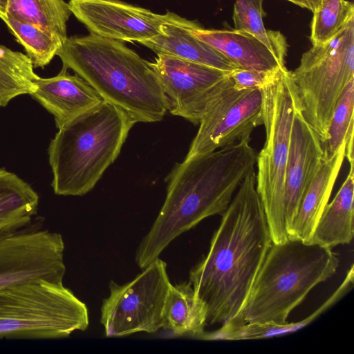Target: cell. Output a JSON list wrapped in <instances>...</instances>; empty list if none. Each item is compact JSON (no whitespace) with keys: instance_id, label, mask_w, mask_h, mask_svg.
Returning <instances> with one entry per match:
<instances>
[{"instance_id":"8992f818","label":"cell","mask_w":354,"mask_h":354,"mask_svg":"<svg viewBox=\"0 0 354 354\" xmlns=\"http://www.w3.org/2000/svg\"><path fill=\"white\" fill-rule=\"evenodd\" d=\"M266 141L257 155L256 188L263 205L273 243L288 241L284 189L292 122L301 102L292 73L280 68L261 88Z\"/></svg>"},{"instance_id":"ffe728a7","label":"cell","mask_w":354,"mask_h":354,"mask_svg":"<svg viewBox=\"0 0 354 354\" xmlns=\"http://www.w3.org/2000/svg\"><path fill=\"white\" fill-rule=\"evenodd\" d=\"M207 313L189 281L171 283L165 301L162 327L172 336L200 338L207 325Z\"/></svg>"},{"instance_id":"d4e9b609","label":"cell","mask_w":354,"mask_h":354,"mask_svg":"<svg viewBox=\"0 0 354 354\" xmlns=\"http://www.w3.org/2000/svg\"><path fill=\"white\" fill-rule=\"evenodd\" d=\"M1 20L16 41L24 48L34 68H43L48 65L64 44L50 32L32 24L17 21L9 15Z\"/></svg>"},{"instance_id":"6da1fadb","label":"cell","mask_w":354,"mask_h":354,"mask_svg":"<svg viewBox=\"0 0 354 354\" xmlns=\"http://www.w3.org/2000/svg\"><path fill=\"white\" fill-rule=\"evenodd\" d=\"M272 243L254 171L222 214L207 254L189 272V281L206 310L207 325L236 319Z\"/></svg>"},{"instance_id":"3957f363","label":"cell","mask_w":354,"mask_h":354,"mask_svg":"<svg viewBox=\"0 0 354 354\" xmlns=\"http://www.w3.org/2000/svg\"><path fill=\"white\" fill-rule=\"evenodd\" d=\"M56 55L104 102L137 122H156L168 111L167 101L152 62L120 41L95 35L68 37Z\"/></svg>"},{"instance_id":"9c48e42d","label":"cell","mask_w":354,"mask_h":354,"mask_svg":"<svg viewBox=\"0 0 354 354\" xmlns=\"http://www.w3.org/2000/svg\"><path fill=\"white\" fill-rule=\"evenodd\" d=\"M142 270L123 285L110 282V294L102 301L100 315L106 337L153 333L162 328L165 301L171 284L167 263L158 257Z\"/></svg>"},{"instance_id":"7a4b0ae2","label":"cell","mask_w":354,"mask_h":354,"mask_svg":"<svg viewBox=\"0 0 354 354\" xmlns=\"http://www.w3.org/2000/svg\"><path fill=\"white\" fill-rule=\"evenodd\" d=\"M250 139H244L175 165L168 175L165 202L136 252L143 269L178 236L203 219L222 215L235 191L254 171Z\"/></svg>"},{"instance_id":"d6986e66","label":"cell","mask_w":354,"mask_h":354,"mask_svg":"<svg viewBox=\"0 0 354 354\" xmlns=\"http://www.w3.org/2000/svg\"><path fill=\"white\" fill-rule=\"evenodd\" d=\"M354 167L350 170L333 201L317 221L309 243L333 248L349 244L353 238Z\"/></svg>"},{"instance_id":"ba28073f","label":"cell","mask_w":354,"mask_h":354,"mask_svg":"<svg viewBox=\"0 0 354 354\" xmlns=\"http://www.w3.org/2000/svg\"><path fill=\"white\" fill-rule=\"evenodd\" d=\"M291 73L302 115L324 144L337 102L354 79V18L327 42L312 46Z\"/></svg>"},{"instance_id":"ac0fdd59","label":"cell","mask_w":354,"mask_h":354,"mask_svg":"<svg viewBox=\"0 0 354 354\" xmlns=\"http://www.w3.org/2000/svg\"><path fill=\"white\" fill-rule=\"evenodd\" d=\"M346 140L332 156L324 157L306 191L288 230V239L308 242L328 201L345 158Z\"/></svg>"},{"instance_id":"d6a6232c","label":"cell","mask_w":354,"mask_h":354,"mask_svg":"<svg viewBox=\"0 0 354 354\" xmlns=\"http://www.w3.org/2000/svg\"><path fill=\"white\" fill-rule=\"evenodd\" d=\"M105 1H120V0H105Z\"/></svg>"},{"instance_id":"cb8c5ba5","label":"cell","mask_w":354,"mask_h":354,"mask_svg":"<svg viewBox=\"0 0 354 354\" xmlns=\"http://www.w3.org/2000/svg\"><path fill=\"white\" fill-rule=\"evenodd\" d=\"M39 77L26 55L0 45V107L18 95H31Z\"/></svg>"},{"instance_id":"5b68a950","label":"cell","mask_w":354,"mask_h":354,"mask_svg":"<svg viewBox=\"0 0 354 354\" xmlns=\"http://www.w3.org/2000/svg\"><path fill=\"white\" fill-rule=\"evenodd\" d=\"M339 266L330 248L292 239L272 243L242 310L227 324L287 323L292 310Z\"/></svg>"},{"instance_id":"52a82bcc","label":"cell","mask_w":354,"mask_h":354,"mask_svg":"<svg viewBox=\"0 0 354 354\" xmlns=\"http://www.w3.org/2000/svg\"><path fill=\"white\" fill-rule=\"evenodd\" d=\"M86 305L63 283L25 281L0 289V339H59L87 329Z\"/></svg>"},{"instance_id":"44dd1931","label":"cell","mask_w":354,"mask_h":354,"mask_svg":"<svg viewBox=\"0 0 354 354\" xmlns=\"http://www.w3.org/2000/svg\"><path fill=\"white\" fill-rule=\"evenodd\" d=\"M39 201L28 183L0 169V234L27 227L37 211Z\"/></svg>"},{"instance_id":"484cf974","label":"cell","mask_w":354,"mask_h":354,"mask_svg":"<svg viewBox=\"0 0 354 354\" xmlns=\"http://www.w3.org/2000/svg\"><path fill=\"white\" fill-rule=\"evenodd\" d=\"M263 0H235L232 19L234 29L256 37L286 60L287 41L279 31L267 30L263 25Z\"/></svg>"},{"instance_id":"30bf717a","label":"cell","mask_w":354,"mask_h":354,"mask_svg":"<svg viewBox=\"0 0 354 354\" xmlns=\"http://www.w3.org/2000/svg\"><path fill=\"white\" fill-rule=\"evenodd\" d=\"M64 242L57 232L39 227L0 234V289L31 280L63 283Z\"/></svg>"},{"instance_id":"7c38bea8","label":"cell","mask_w":354,"mask_h":354,"mask_svg":"<svg viewBox=\"0 0 354 354\" xmlns=\"http://www.w3.org/2000/svg\"><path fill=\"white\" fill-rule=\"evenodd\" d=\"M261 89L236 90L230 81L199 122L185 159L200 156L244 139L263 124Z\"/></svg>"},{"instance_id":"83f0119b","label":"cell","mask_w":354,"mask_h":354,"mask_svg":"<svg viewBox=\"0 0 354 354\" xmlns=\"http://www.w3.org/2000/svg\"><path fill=\"white\" fill-rule=\"evenodd\" d=\"M354 79L344 88L335 107L328 130V139L323 144L324 156H333L353 130Z\"/></svg>"},{"instance_id":"4316f807","label":"cell","mask_w":354,"mask_h":354,"mask_svg":"<svg viewBox=\"0 0 354 354\" xmlns=\"http://www.w3.org/2000/svg\"><path fill=\"white\" fill-rule=\"evenodd\" d=\"M313 12L310 39L316 46L333 38L354 18V6L346 0H321Z\"/></svg>"},{"instance_id":"603a6c76","label":"cell","mask_w":354,"mask_h":354,"mask_svg":"<svg viewBox=\"0 0 354 354\" xmlns=\"http://www.w3.org/2000/svg\"><path fill=\"white\" fill-rule=\"evenodd\" d=\"M335 303V299L330 296L311 315L297 322H287L285 324L254 322L225 324L213 332H205L200 339L205 340H244L283 335L294 333L310 324Z\"/></svg>"},{"instance_id":"5bb4252c","label":"cell","mask_w":354,"mask_h":354,"mask_svg":"<svg viewBox=\"0 0 354 354\" xmlns=\"http://www.w3.org/2000/svg\"><path fill=\"white\" fill-rule=\"evenodd\" d=\"M323 156V144L299 108L293 119L285 176L284 207L288 230Z\"/></svg>"},{"instance_id":"4fadbf2b","label":"cell","mask_w":354,"mask_h":354,"mask_svg":"<svg viewBox=\"0 0 354 354\" xmlns=\"http://www.w3.org/2000/svg\"><path fill=\"white\" fill-rule=\"evenodd\" d=\"M71 13L92 35L120 41L149 40L161 33L169 12L156 14L120 1L69 0Z\"/></svg>"},{"instance_id":"4dcf8cb0","label":"cell","mask_w":354,"mask_h":354,"mask_svg":"<svg viewBox=\"0 0 354 354\" xmlns=\"http://www.w3.org/2000/svg\"><path fill=\"white\" fill-rule=\"evenodd\" d=\"M301 8L311 10L310 5L308 0H287Z\"/></svg>"},{"instance_id":"277c9868","label":"cell","mask_w":354,"mask_h":354,"mask_svg":"<svg viewBox=\"0 0 354 354\" xmlns=\"http://www.w3.org/2000/svg\"><path fill=\"white\" fill-rule=\"evenodd\" d=\"M136 122L103 101L58 129L48 149L52 187L60 196H84L119 156Z\"/></svg>"},{"instance_id":"7402d4cb","label":"cell","mask_w":354,"mask_h":354,"mask_svg":"<svg viewBox=\"0 0 354 354\" xmlns=\"http://www.w3.org/2000/svg\"><path fill=\"white\" fill-rule=\"evenodd\" d=\"M71 14L64 0H8L7 15L50 32L64 44L68 38L66 23Z\"/></svg>"},{"instance_id":"f1b7e54d","label":"cell","mask_w":354,"mask_h":354,"mask_svg":"<svg viewBox=\"0 0 354 354\" xmlns=\"http://www.w3.org/2000/svg\"><path fill=\"white\" fill-rule=\"evenodd\" d=\"M279 69L263 72L238 68L230 73V77L236 90L261 89L272 80Z\"/></svg>"},{"instance_id":"1f68e13d","label":"cell","mask_w":354,"mask_h":354,"mask_svg":"<svg viewBox=\"0 0 354 354\" xmlns=\"http://www.w3.org/2000/svg\"><path fill=\"white\" fill-rule=\"evenodd\" d=\"M310 7H311V11L313 12L319 5L321 0H308Z\"/></svg>"},{"instance_id":"2e32d148","label":"cell","mask_w":354,"mask_h":354,"mask_svg":"<svg viewBox=\"0 0 354 354\" xmlns=\"http://www.w3.org/2000/svg\"><path fill=\"white\" fill-rule=\"evenodd\" d=\"M200 26L169 12L161 33L140 42L157 55H168L231 73L239 68L216 49L200 40L192 30Z\"/></svg>"},{"instance_id":"f546056e","label":"cell","mask_w":354,"mask_h":354,"mask_svg":"<svg viewBox=\"0 0 354 354\" xmlns=\"http://www.w3.org/2000/svg\"><path fill=\"white\" fill-rule=\"evenodd\" d=\"M8 0H0V19L6 17L8 12Z\"/></svg>"},{"instance_id":"8fae6325","label":"cell","mask_w":354,"mask_h":354,"mask_svg":"<svg viewBox=\"0 0 354 354\" xmlns=\"http://www.w3.org/2000/svg\"><path fill=\"white\" fill-rule=\"evenodd\" d=\"M152 64L168 111L194 124L230 81L229 72L175 56L158 54Z\"/></svg>"},{"instance_id":"e0dca14e","label":"cell","mask_w":354,"mask_h":354,"mask_svg":"<svg viewBox=\"0 0 354 354\" xmlns=\"http://www.w3.org/2000/svg\"><path fill=\"white\" fill-rule=\"evenodd\" d=\"M200 40L210 45L239 68L271 72L284 67L286 60L252 35L237 30H192Z\"/></svg>"},{"instance_id":"9a60e30c","label":"cell","mask_w":354,"mask_h":354,"mask_svg":"<svg viewBox=\"0 0 354 354\" xmlns=\"http://www.w3.org/2000/svg\"><path fill=\"white\" fill-rule=\"evenodd\" d=\"M62 67L60 73L50 78L35 81V98L55 118L59 129L104 100L97 91L77 74L71 75Z\"/></svg>"}]
</instances>
